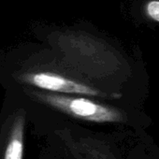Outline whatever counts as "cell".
Here are the masks:
<instances>
[{"instance_id":"6da1fadb","label":"cell","mask_w":159,"mask_h":159,"mask_svg":"<svg viewBox=\"0 0 159 159\" xmlns=\"http://www.w3.org/2000/svg\"><path fill=\"white\" fill-rule=\"evenodd\" d=\"M30 97L69 116L93 123H121L124 113L116 108L93 99L52 92L31 91Z\"/></svg>"},{"instance_id":"3957f363","label":"cell","mask_w":159,"mask_h":159,"mask_svg":"<svg viewBox=\"0 0 159 159\" xmlns=\"http://www.w3.org/2000/svg\"><path fill=\"white\" fill-rule=\"evenodd\" d=\"M64 142L71 159H119L106 143L93 138L66 134Z\"/></svg>"},{"instance_id":"5b68a950","label":"cell","mask_w":159,"mask_h":159,"mask_svg":"<svg viewBox=\"0 0 159 159\" xmlns=\"http://www.w3.org/2000/svg\"><path fill=\"white\" fill-rule=\"evenodd\" d=\"M143 11L149 20L159 24V0H146Z\"/></svg>"},{"instance_id":"7a4b0ae2","label":"cell","mask_w":159,"mask_h":159,"mask_svg":"<svg viewBox=\"0 0 159 159\" xmlns=\"http://www.w3.org/2000/svg\"><path fill=\"white\" fill-rule=\"evenodd\" d=\"M18 80L25 84L52 93L100 98L108 97L107 94L93 86L52 71L25 72L18 75Z\"/></svg>"},{"instance_id":"277c9868","label":"cell","mask_w":159,"mask_h":159,"mask_svg":"<svg viewBox=\"0 0 159 159\" xmlns=\"http://www.w3.org/2000/svg\"><path fill=\"white\" fill-rule=\"evenodd\" d=\"M25 114L19 111L11 125L2 159H23Z\"/></svg>"}]
</instances>
